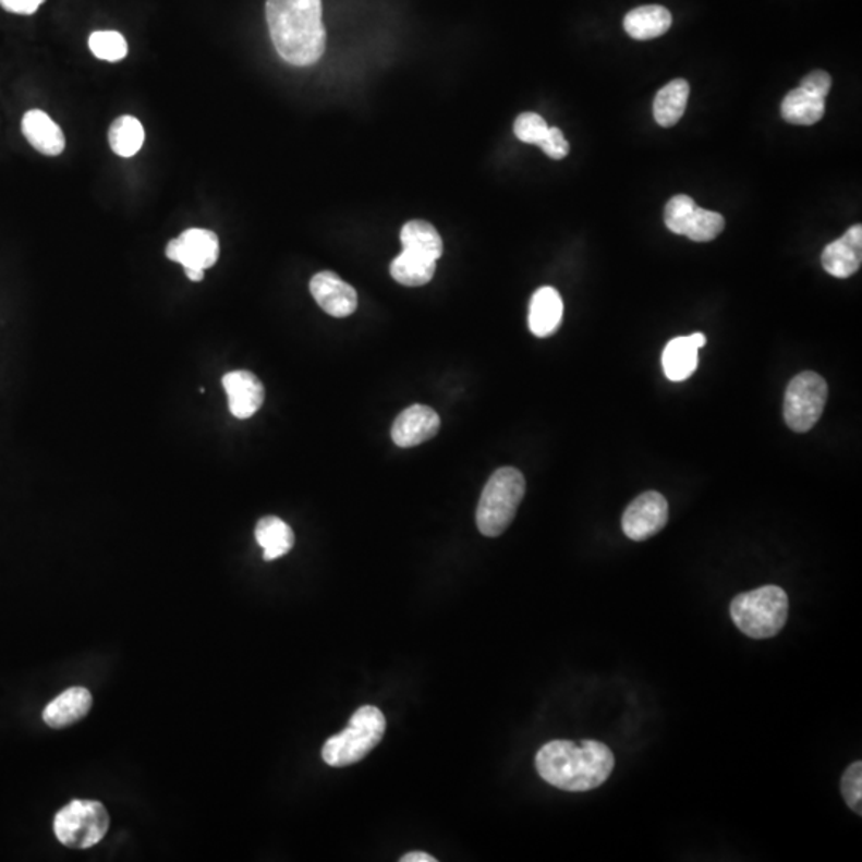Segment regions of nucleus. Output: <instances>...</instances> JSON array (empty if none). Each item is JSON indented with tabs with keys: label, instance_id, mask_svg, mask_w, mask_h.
Returning <instances> with one entry per match:
<instances>
[{
	"label": "nucleus",
	"instance_id": "7c9ffc66",
	"mask_svg": "<svg viewBox=\"0 0 862 862\" xmlns=\"http://www.w3.org/2000/svg\"><path fill=\"white\" fill-rule=\"evenodd\" d=\"M830 87H833V78L826 71L810 72L806 77H803L802 85H800L803 90L823 99H826V96L829 95Z\"/></svg>",
	"mask_w": 862,
	"mask_h": 862
},
{
	"label": "nucleus",
	"instance_id": "4468645a",
	"mask_svg": "<svg viewBox=\"0 0 862 862\" xmlns=\"http://www.w3.org/2000/svg\"><path fill=\"white\" fill-rule=\"evenodd\" d=\"M22 132L27 143L47 157H58L66 147L63 130L40 109H31L22 120Z\"/></svg>",
	"mask_w": 862,
	"mask_h": 862
},
{
	"label": "nucleus",
	"instance_id": "4be33fe9",
	"mask_svg": "<svg viewBox=\"0 0 862 862\" xmlns=\"http://www.w3.org/2000/svg\"><path fill=\"white\" fill-rule=\"evenodd\" d=\"M435 270V259L408 250H403L390 266L391 277L404 287H424L430 283Z\"/></svg>",
	"mask_w": 862,
	"mask_h": 862
},
{
	"label": "nucleus",
	"instance_id": "f03ea898",
	"mask_svg": "<svg viewBox=\"0 0 862 862\" xmlns=\"http://www.w3.org/2000/svg\"><path fill=\"white\" fill-rule=\"evenodd\" d=\"M266 19L275 50L287 63H317L326 50L321 0H267Z\"/></svg>",
	"mask_w": 862,
	"mask_h": 862
},
{
	"label": "nucleus",
	"instance_id": "c756f323",
	"mask_svg": "<svg viewBox=\"0 0 862 862\" xmlns=\"http://www.w3.org/2000/svg\"><path fill=\"white\" fill-rule=\"evenodd\" d=\"M538 146L542 147V150L553 160H562L564 157H568L570 146L568 139H566L564 135H562L561 130L553 129L548 130L544 141H542Z\"/></svg>",
	"mask_w": 862,
	"mask_h": 862
},
{
	"label": "nucleus",
	"instance_id": "5701e85b",
	"mask_svg": "<svg viewBox=\"0 0 862 862\" xmlns=\"http://www.w3.org/2000/svg\"><path fill=\"white\" fill-rule=\"evenodd\" d=\"M403 248L438 260L442 256V240L438 230L425 221H409L401 230Z\"/></svg>",
	"mask_w": 862,
	"mask_h": 862
},
{
	"label": "nucleus",
	"instance_id": "7ed1b4c3",
	"mask_svg": "<svg viewBox=\"0 0 862 862\" xmlns=\"http://www.w3.org/2000/svg\"><path fill=\"white\" fill-rule=\"evenodd\" d=\"M734 627L751 639H770L781 633L789 617V597L776 585L738 594L730 604Z\"/></svg>",
	"mask_w": 862,
	"mask_h": 862
},
{
	"label": "nucleus",
	"instance_id": "c85d7f7f",
	"mask_svg": "<svg viewBox=\"0 0 862 862\" xmlns=\"http://www.w3.org/2000/svg\"><path fill=\"white\" fill-rule=\"evenodd\" d=\"M695 208L696 204L689 195H676V197H672L671 201L668 202L665 208L666 228L671 230L672 233H676V235H681L687 218H689L690 213Z\"/></svg>",
	"mask_w": 862,
	"mask_h": 862
},
{
	"label": "nucleus",
	"instance_id": "72a5a7b5",
	"mask_svg": "<svg viewBox=\"0 0 862 862\" xmlns=\"http://www.w3.org/2000/svg\"><path fill=\"white\" fill-rule=\"evenodd\" d=\"M689 338L699 350L706 345V336H704L703 332H695V335L689 336Z\"/></svg>",
	"mask_w": 862,
	"mask_h": 862
},
{
	"label": "nucleus",
	"instance_id": "bb28decb",
	"mask_svg": "<svg viewBox=\"0 0 862 862\" xmlns=\"http://www.w3.org/2000/svg\"><path fill=\"white\" fill-rule=\"evenodd\" d=\"M841 797L847 805L857 815H862V764L860 761L851 764L847 772L841 776L840 781Z\"/></svg>",
	"mask_w": 862,
	"mask_h": 862
},
{
	"label": "nucleus",
	"instance_id": "b1692460",
	"mask_svg": "<svg viewBox=\"0 0 862 862\" xmlns=\"http://www.w3.org/2000/svg\"><path fill=\"white\" fill-rule=\"evenodd\" d=\"M109 144L114 154L123 159L136 156L144 144V129L139 120L132 116L119 117L109 130Z\"/></svg>",
	"mask_w": 862,
	"mask_h": 862
},
{
	"label": "nucleus",
	"instance_id": "dca6fc26",
	"mask_svg": "<svg viewBox=\"0 0 862 862\" xmlns=\"http://www.w3.org/2000/svg\"><path fill=\"white\" fill-rule=\"evenodd\" d=\"M93 696L84 687L64 690L44 709V723L51 728H64L85 719L90 713Z\"/></svg>",
	"mask_w": 862,
	"mask_h": 862
},
{
	"label": "nucleus",
	"instance_id": "f3484780",
	"mask_svg": "<svg viewBox=\"0 0 862 862\" xmlns=\"http://www.w3.org/2000/svg\"><path fill=\"white\" fill-rule=\"evenodd\" d=\"M672 16L661 5H644L631 10L624 16V31L635 40H651L668 33Z\"/></svg>",
	"mask_w": 862,
	"mask_h": 862
},
{
	"label": "nucleus",
	"instance_id": "ddd939ff",
	"mask_svg": "<svg viewBox=\"0 0 862 862\" xmlns=\"http://www.w3.org/2000/svg\"><path fill=\"white\" fill-rule=\"evenodd\" d=\"M862 263V228L860 224L847 230L839 240L827 245L821 264L827 274L836 278H848L860 270Z\"/></svg>",
	"mask_w": 862,
	"mask_h": 862
},
{
	"label": "nucleus",
	"instance_id": "cd10ccee",
	"mask_svg": "<svg viewBox=\"0 0 862 862\" xmlns=\"http://www.w3.org/2000/svg\"><path fill=\"white\" fill-rule=\"evenodd\" d=\"M549 126L545 122L544 117L535 114V112H524L518 117L514 122V135L522 143L541 144L548 133Z\"/></svg>",
	"mask_w": 862,
	"mask_h": 862
},
{
	"label": "nucleus",
	"instance_id": "aec40b11",
	"mask_svg": "<svg viewBox=\"0 0 862 862\" xmlns=\"http://www.w3.org/2000/svg\"><path fill=\"white\" fill-rule=\"evenodd\" d=\"M826 112V99L803 88L789 92L781 105L782 119L792 125H815Z\"/></svg>",
	"mask_w": 862,
	"mask_h": 862
},
{
	"label": "nucleus",
	"instance_id": "9b49d317",
	"mask_svg": "<svg viewBox=\"0 0 862 862\" xmlns=\"http://www.w3.org/2000/svg\"><path fill=\"white\" fill-rule=\"evenodd\" d=\"M311 293L326 314L336 318H345L355 314L359 307V294L355 288L342 280L335 272H319L311 280Z\"/></svg>",
	"mask_w": 862,
	"mask_h": 862
},
{
	"label": "nucleus",
	"instance_id": "9d476101",
	"mask_svg": "<svg viewBox=\"0 0 862 862\" xmlns=\"http://www.w3.org/2000/svg\"><path fill=\"white\" fill-rule=\"evenodd\" d=\"M441 427V418L435 409L414 404L398 415L391 427V438L400 448H415L428 439L435 438Z\"/></svg>",
	"mask_w": 862,
	"mask_h": 862
},
{
	"label": "nucleus",
	"instance_id": "39448f33",
	"mask_svg": "<svg viewBox=\"0 0 862 862\" xmlns=\"http://www.w3.org/2000/svg\"><path fill=\"white\" fill-rule=\"evenodd\" d=\"M386 728V716L379 707H360L345 730L326 741L321 751L323 761L335 768L359 764L374 748L379 746Z\"/></svg>",
	"mask_w": 862,
	"mask_h": 862
},
{
	"label": "nucleus",
	"instance_id": "f8f14e48",
	"mask_svg": "<svg viewBox=\"0 0 862 862\" xmlns=\"http://www.w3.org/2000/svg\"><path fill=\"white\" fill-rule=\"evenodd\" d=\"M222 386L228 391L229 411L233 417L245 421L253 417L264 404L266 390L259 377L250 371H232L226 374Z\"/></svg>",
	"mask_w": 862,
	"mask_h": 862
},
{
	"label": "nucleus",
	"instance_id": "2eb2a0df",
	"mask_svg": "<svg viewBox=\"0 0 862 862\" xmlns=\"http://www.w3.org/2000/svg\"><path fill=\"white\" fill-rule=\"evenodd\" d=\"M564 315L561 294L551 287L535 291L529 305V328L537 338H549L558 331Z\"/></svg>",
	"mask_w": 862,
	"mask_h": 862
},
{
	"label": "nucleus",
	"instance_id": "393cba45",
	"mask_svg": "<svg viewBox=\"0 0 862 862\" xmlns=\"http://www.w3.org/2000/svg\"><path fill=\"white\" fill-rule=\"evenodd\" d=\"M724 229H726V219L723 215L696 206L687 218L681 235H685L692 242L706 243L716 240Z\"/></svg>",
	"mask_w": 862,
	"mask_h": 862
},
{
	"label": "nucleus",
	"instance_id": "6e6552de",
	"mask_svg": "<svg viewBox=\"0 0 862 862\" xmlns=\"http://www.w3.org/2000/svg\"><path fill=\"white\" fill-rule=\"evenodd\" d=\"M668 520V500L661 494L648 490L628 505L621 518V527L631 541L645 542L661 532Z\"/></svg>",
	"mask_w": 862,
	"mask_h": 862
},
{
	"label": "nucleus",
	"instance_id": "6ab92c4d",
	"mask_svg": "<svg viewBox=\"0 0 862 862\" xmlns=\"http://www.w3.org/2000/svg\"><path fill=\"white\" fill-rule=\"evenodd\" d=\"M256 542L264 549V559L275 561L288 555L294 546V532L277 517L263 518L256 525Z\"/></svg>",
	"mask_w": 862,
	"mask_h": 862
},
{
	"label": "nucleus",
	"instance_id": "0eeeda50",
	"mask_svg": "<svg viewBox=\"0 0 862 862\" xmlns=\"http://www.w3.org/2000/svg\"><path fill=\"white\" fill-rule=\"evenodd\" d=\"M829 387L819 374L805 371L789 383L785 397V421L796 433L812 430L823 415Z\"/></svg>",
	"mask_w": 862,
	"mask_h": 862
},
{
	"label": "nucleus",
	"instance_id": "1a4fd4ad",
	"mask_svg": "<svg viewBox=\"0 0 862 862\" xmlns=\"http://www.w3.org/2000/svg\"><path fill=\"white\" fill-rule=\"evenodd\" d=\"M167 257L180 263L184 270H206L219 259V239L206 229H187L167 245Z\"/></svg>",
	"mask_w": 862,
	"mask_h": 862
},
{
	"label": "nucleus",
	"instance_id": "20e7f679",
	"mask_svg": "<svg viewBox=\"0 0 862 862\" xmlns=\"http://www.w3.org/2000/svg\"><path fill=\"white\" fill-rule=\"evenodd\" d=\"M525 494V479L520 470L503 466L487 481L476 510V524L486 537H500L520 508Z\"/></svg>",
	"mask_w": 862,
	"mask_h": 862
},
{
	"label": "nucleus",
	"instance_id": "f257e3e1",
	"mask_svg": "<svg viewBox=\"0 0 862 862\" xmlns=\"http://www.w3.org/2000/svg\"><path fill=\"white\" fill-rule=\"evenodd\" d=\"M538 775L548 785L568 792H586L603 786L615 768V755L600 741L580 743L555 740L535 755Z\"/></svg>",
	"mask_w": 862,
	"mask_h": 862
},
{
	"label": "nucleus",
	"instance_id": "423d86ee",
	"mask_svg": "<svg viewBox=\"0 0 862 862\" xmlns=\"http://www.w3.org/2000/svg\"><path fill=\"white\" fill-rule=\"evenodd\" d=\"M108 810L96 800H72L54 816L53 830L64 847L85 850L95 847L108 834Z\"/></svg>",
	"mask_w": 862,
	"mask_h": 862
},
{
	"label": "nucleus",
	"instance_id": "a211bd4d",
	"mask_svg": "<svg viewBox=\"0 0 862 862\" xmlns=\"http://www.w3.org/2000/svg\"><path fill=\"white\" fill-rule=\"evenodd\" d=\"M663 371L671 383H683L699 367V349L687 338H676L663 350Z\"/></svg>",
	"mask_w": 862,
	"mask_h": 862
},
{
	"label": "nucleus",
	"instance_id": "f704fd0d",
	"mask_svg": "<svg viewBox=\"0 0 862 862\" xmlns=\"http://www.w3.org/2000/svg\"><path fill=\"white\" fill-rule=\"evenodd\" d=\"M185 275H187L191 281H202L205 277V270L187 269L185 270Z\"/></svg>",
	"mask_w": 862,
	"mask_h": 862
},
{
	"label": "nucleus",
	"instance_id": "412c9836",
	"mask_svg": "<svg viewBox=\"0 0 862 862\" xmlns=\"http://www.w3.org/2000/svg\"><path fill=\"white\" fill-rule=\"evenodd\" d=\"M690 87L683 78H676L657 93L654 116L658 125L675 126L682 119L689 102Z\"/></svg>",
	"mask_w": 862,
	"mask_h": 862
},
{
	"label": "nucleus",
	"instance_id": "a878e982",
	"mask_svg": "<svg viewBox=\"0 0 862 862\" xmlns=\"http://www.w3.org/2000/svg\"><path fill=\"white\" fill-rule=\"evenodd\" d=\"M88 46L98 60L109 61V63L122 61L129 53V44H126L125 37L117 31H96L92 34Z\"/></svg>",
	"mask_w": 862,
	"mask_h": 862
},
{
	"label": "nucleus",
	"instance_id": "2f4dec72",
	"mask_svg": "<svg viewBox=\"0 0 862 862\" xmlns=\"http://www.w3.org/2000/svg\"><path fill=\"white\" fill-rule=\"evenodd\" d=\"M44 2L46 0H0V5L15 15H34Z\"/></svg>",
	"mask_w": 862,
	"mask_h": 862
},
{
	"label": "nucleus",
	"instance_id": "473e14b6",
	"mask_svg": "<svg viewBox=\"0 0 862 862\" xmlns=\"http://www.w3.org/2000/svg\"><path fill=\"white\" fill-rule=\"evenodd\" d=\"M401 862H436V858L432 854L424 853V851H412V853L404 854L400 860Z\"/></svg>",
	"mask_w": 862,
	"mask_h": 862
}]
</instances>
